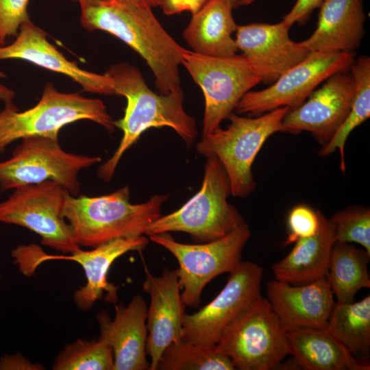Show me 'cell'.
<instances>
[{"instance_id": "cell-1", "label": "cell", "mask_w": 370, "mask_h": 370, "mask_svg": "<svg viewBox=\"0 0 370 370\" xmlns=\"http://www.w3.org/2000/svg\"><path fill=\"white\" fill-rule=\"evenodd\" d=\"M80 7V22L85 29L111 34L145 60L160 94L182 91L179 66L186 49L166 32L151 6L141 2L112 0Z\"/></svg>"}, {"instance_id": "cell-2", "label": "cell", "mask_w": 370, "mask_h": 370, "mask_svg": "<svg viewBox=\"0 0 370 370\" xmlns=\"http://www.w3.org/2000/svg\"><path fill=\"white\" fill-rule=\"evenodd\" d=\"M105 73L112 80L115 95L127 99V106L123 117L114 121L123 137L112 156L99 166L101 180L112 179L123 153L151 127H169L188 145L193 143L197 124L184 109L183 90L158 95L149 88L136 67L125 62L111 65Z\"/></svg>"}, {"instance_id": "cell-3", "label": "cell", "mask_w": 370, "mask_h": 370, "mask_svg": "<svg viewBox=\"0 0 370 370\" xmlns=\"http://www.w3.org/2000/svg\"><path fill=\"white\" fill-rule=\"evenodd\" d=\"M130 199L127 186L99 197H73L68 193L62 216L77 245L93 248L118 238L145 235L161 216L168 195H156L137 204Z\"/></svg>"}, {"instance_id": "cell-4", "label": "cell", "mask_w": 370, "mask_h": 370, "mask_svg": "<svg viewBox=\"0 0 370 370\" xmlns=\"http://www.w3.org/2000/svg\"><path fill=\"white\" fill-rule=\"evenodd\" d=\"M206 158L203 182L198 193L177 210L155 220L145 235L182 232L202 243L223 237L246 223L238 210L227 201L231 190L223 165L214 156Z\"/></svg>"}, {"instance_id": "cell-5", "label": "cell", "mask_w": 370, "mask_h": 370, "mask_svg": "<svg viewBox=\"0 0 370 370\" xmlns=\"http://www.w3.org/2000/svg\"><path fill=\"white\" fill-rule=\"evenodd\" d=\"M80 120L92 121L110 132L115 128L101 100L60 92L47 83L34 107L20 112L13 103L0 112V153L12 142L29 136L58 138L64 126Z\"/></svg>"}, {"instance_id": "cell-6", "label": "cell", "mask_w": 370, "mask_h": 370, "mask_svg": "<svg viewBox=\"0 0 370 370\" xmlns=\"http://www.w3.org/2000/svg\"><path fill=\"white\" fill-rule=\"evenodd\" d=\"M289 110L288 107H281L256 118L232 112L226 129L219 127L202 136L197 151L206 157L218 158L227 173L232 196L244 197L254 190L253 162L267 138L280 132L282 119Z\"/></svg>"}, {"instance_id": "cell-7", "label": "cell", "mask_w": 370, "mask_h": 370, "mask_svg": "<svg viewBox=\"0 0 370 370\" xmlns=\"http://www.w3.org/2000/svg\"><path fill=\"white\" fill-rule=\"evenodd\" d=\"M215 349L240 370L274 369L291 355L287 331L262 295L226 327Z\"/></svg>"}, {"instance_id": "cell-8", "label": "cell", "mask_w": 370, "mask_h": 370, "mask_svg": "<svg viewBox=\"0 0 370 370\" xmlns=\"http://www.w3.org/2000/svg\"><path fill=\"white\" fill-rule=\"evenodd\" d=\"M149 240L170 251L177 259L178 282L185 306L197 308L205 286L214 278L230 273L241 262L243 248L251 236L247 223L223 237L200 244L176 241L169 232L153 234Z\"/></svg>"}, {"instance_id": "cell-9", "label": "cell", "mask_w": 370, "mask_h": 370, "mask_svg": "<svg viewBox=\"0 0 370 370\" xmlns=\"http://www.w3.org/2000/svg\"><path fill=\"white\" fill-rule=\"evenodd\" d=\"M101 160L63 150L58 138L29 136L13 151L11 157L0 162L2 190L53 181L75 196L80 190L77 175L80 171Z\"/></svg>"}, {"instance_id": "cell-10", "label": "cell", "mask_w": 370, "mask_h": 370, "mask_svg": "<svg viewBox=\"0 0 370 370\" xmlns=\"http://www.w3.org/2000/svg\"><path fill=\"white\" fill-rule=\"evenodd\" d=\"M144 236L118 238L84 251L80 248L69 255H48L36 245H18L12 251L14 262L25 275H31L41 263L51 260L76 262L84 271L86 282L73 294V301L83 311L91 309L94 304L107 293L106 301H117V287L108 281V273L116 259L131 251H141L148 244Z\"/></svg>"}, {"instance_id": "cell-11", "label": "cell", "mask_w": 370, "mask_h": 370, "mask_svg": "<svg viewBox=\"0 0 370 370\" xmlns=\"http://www.w3.org/2000/svg\"><path fill=\"white\" fill-rule=\"evenodd\" d=\"M182 64L201 88L205 99L202 136L220 127L242 97L260 82L240 55L214 57L186 49Z\"/></svg>"}, {"instance_id": "cell-12", "label": "cell", "mask_w": 370, "mask_h": 370, "mask_svg": "<svg viewBox=\"0 0 370 370\" xmlns=\"http://www.w3.org/2000/svg\"><path fill=\"white\" fill-rule=\"evenodd\" d=\"M68 193L53 181L16 188L0 202V222L24 227L37 234L43 245L73 253L80 247L62 216Z\"/></svg>"}, {"instance_id": "cell-13", "label": "cell", "mask_w": 370, "mask_h": 370, "mask_svg": "<svg viewBox=\"0 0 370 370\" xmlns=\"http://www.w3.org/2000/svg\"><path fill=\"white\" fill-rule=\"evenodd\" d=\"M354 60V51L310 52L268 88L247 92L235 109L239 114L254 115L281 107L296 109L320 84L337 72L347 71Z\"/></svg>"}, {"instance_id": "cell-14", "label": "cell", "mask_w": 370, "mask_h": 370, "mask_svg": "<svg viewBox=\"0 0 370 370\" xmlns=\"http://www.w3.org/2000/svg\"><path fill=\"white\" fill-rule=\"evenodd\" d=\"M262 277L261 267L252 262H241L214 299L195 313H184L182 339L216 345L226 327L261 295Z\"/></svg>"}, {"instance_id": "cell-15", "label": "cell", "mask_w": 370, "mask_h": 370, "mask_svg": "<svg viewBox=\"0 0 370 370\" xmlns=\"http://www.w3.org/2000/svg\"><path fill=\"white\" fill-rule=\"evenodd\" d=\"M354 94L352 73L343 71L333 74L300 106L285 114L280 132H309L322 147L325 145L347 116Z\"/></svg>"}, {"instance_id": "cell-16", "label": "cell", "mask_w": 370, "mask_h": 370, "mask_svg": "<svg viewBox=\"0 0 370 370\" xmlns=\"http://www.w3.org/2000/svg\"><path fill=\"white\" fill-rule=\"evenodd\" d=\"M290 28L282 21L237 26V48L260 82L273 84L310 53L301 42L290 38Z\"/></svg>"}, {"instance_id": "cell-17", "label": "cell", "mask_w": 370, "mask_h": 370, "mask_svg": "<svg viewBox=\"0 0 370 370\" xmlns=\"http://www.w3.org/2000/svg\"><path fill=\"white\" fill-rule=\"evenodd\" d=\"M143 291L149 295L147 308L146 343L150 357L149 370H156L164 350L173 342L182 339L185 306L181 297L177 270L165 268L160 276H155L143 262Z\"/></svg>"}, {"instance_id": "cell-18", "label": "cell", "mask_w": 370, "mask_h": 370, "mask_svg": "<svg viewBox=\"0 0 370 370\" xmlns=\"http://www.w3.org/2000/svg\"><path fill=\"white\" fill-rule=\"evenodd\" d=\"M266 293L287 332L306 328L328 330L336 301L325 277L297 285L273 280L267 283Z\"/></svg>"}, {"instance_id": "cell-19", "label": "cell", "mask_w": 370, "mask_h": 370, "mask_svg": "<svg viewBox=\"0 0 370 370\" xmlns=\"http://www.w3.org/2000/svg\"><path fill=\"white\" fill-rule=\"evenodd\" d=\"M21 59L44 69L64 75L79 84L84 91L116 95L111 78L81 69L51 44L45 32L31 21L23 23L15 40L0 46V60Z\"/></svg>"}, {"instance_id": "cell-20", "label": "cell", "mask_w": 370, "mask_h": 370, "mask_svg": "<svg viewBox=\"0 0 370 370\" xmlns=\"http://www.w3.org/2000/svg\"><path fill=\"white\" fill-rule=\"evenodd\" d=\"M147 314L145 301L136 295L127 306L115 305L114 319L106 311L97 314L99 338L106 341L112 349L114 370H149Z\"/></svg>"}, {"instance_id": "cell-21", "label": "cell", "mask_w": 370, "mask_h": 370, "mask_svg": "<svg viewBox=\"0 0 370 370\" xmlns=\"http://www.w3.org/2000/svg\"><path fill=\"white\" fill-rule=\"evenodd\" d=\"M317 28L301 45L310 52H352L365 33L363 0H323Z\"/></svg>"}, {"instance_id": "cell-22", "label": "cell", "mask_w": 370, "mask_h": 370, "mask_svg": "<svg viewBox=\"0 0 370 370\" xmlns=\"http://www.w3.org/2000/svg\"><path fill=\"white\" fill-rule=\"evenodd\" d=\"M317 233L297 240L282 260L273 264L275 280L291 284H305L325 277L332 249L336 241V226L319 212Z\"/></svg>"}, {"instance_id": "cell-23", "label": "cell", "mask_w": 370, "mask_h": 370, "mask_svg": "<svg viewBox=\"0 0 370 370\" xmlns=\"http://www.w3.org/2000/svg\"><path fill=\"white\" fill-rule=\"evenodd\" d=\"M228 0H209L192 18L183 37L193 51L214 57H231L238 49L232 34L238 25Z\"/></svg>"}, {"instance_id": "cell-24", "label": "cell", "mask_w": 370, "mask_h": 370, "mask_svg": "<svg viewBox=\"0 0 370 370\" xmlns=\"http://www.w3.org/2000/svg\"><path fill=\"white\" fill-rule=\"evenodd\" d=\"M291 356L306 370H369L328 330L299 328L287 332Z\"/></svg>"}, {"instance_id": "cell-25", "label": "cell", "mask_w": 370, "mask_h": 370, "mask_svg": "<svg viewBox=\"0 0 370 370\" xmlns=\"http://www.w3.org/2000/svg\"><path fill=\"white\" fill-rule=\"evenodd\" d=\"M369 260L370 254L365 249L336 241L325 278L336 302H353L361 288L370 287Z\"/></svg>"}, {"instance_id": "cell-26", "label": "cell", "mask_w": 370, "mask_h": 370, "mask_svg": "<svg viewBox=\"0 0 370 370\" xmlns=\"http://www.w3.org/2000/svg\"><path fill=\"white\" fill-rule=\"evenodd\" d=\"M328 331L353 355L367 362L370 350V296L357 302H336L328 319Z\"/></svg>"}, {"instance_id": "cell-27", "label": "cell", "mask_w": 370, "mask_h": 370, "mask_svg": "<svg viewBox=\"0 0 370 370\" xmlns=\"http://www.w3.org/2000/svg\"><path fill=\"white\" fill-rule=\"evenodd\" d=\"M355 82V94L351 109L345 119L330 141L320 149L321 156L338 149L340 169L345 171V145L350 133L370 116V58L362 56L354 60L350 66Z\"/></svg>"}, {"instance_id": "cell-28", "label": "cell", "mask_w": 370, "mask_h": 370, "mask_svg": "<svg viewBox=\"0 0 370 370\" xmlns=\"http://www.w3.org/2000/svg\"><path fill=\"white\" fill-rule=\"evenodd\" d=\"M156 369L234 370L236 368L230 358L216 350L215 345L181 339L166 347Z\"/></svg>"}, {"instance_id": "cell-29", "label": "cell", "mask_w": 370, "mask_h": 370, "mask_svg": "<svg viewBox=\"0 0 370 370\" xmlns=\"http://www.w3.org/2000/svg\"><path fill=\"white\" fill-rule=\"evenodd\" d=\"M111 347L104 340L78 338L66 345L58 354L53 370H114Z\"/></svg>"}, {"instance_id": "cell-30", "label": "cell", "mask_w": 370, "mask_h": 370, "mask_svg": "<svg viewBox=\"0 0 370 370\" xmlns=\"http://www.w3.org/2000/svg\"><path fill=\"white\" fill-rule=\"evenodd\" d=\"M336 226V241L355 243L370 254V211L352 207L334 214L330 219Z\"/></svg>"}, {"instance_id": "cell-31", "label": "cell", "mask_w": 370, "mask_h": 370, "mask_svg": "<svg viewBox=\"0 0 370 370\" xmlns=\"http://www.w3.org/2000/svg\"><path fill=\"white\" fill-rule=\"evenodd\" d=\"M319 211H314L309 206H295L288 217V236L284 245L295 243L297 240L310 237L319 228Z\"/></svg>"}, {"instance_id": "cell-32", "label": "cell", "mask_w": 370, "mask_h": 370, "mask_svg": "<svg viewBox=\"0 0 370 370\" xmlns=\"http://www.w3.org/2000/svg\"><path fill=\"white\" fill-rule=\"evenodd\" d=\"M29 1L0 0V46H3L8 38L16 36L21 25L30 21Z\"/></svg>"}, {"instance_id": "cell-33", "label": "cell", "mask_w": 370, "mask_h": 370, "mask_svg": "<svg viewBox=\"0 0 370 370\" xmlns=\"http://www.w3.org/2000/svg\"><path fill=\"white\" fill-rule=\"evenodd\" d=\"M323 0H296L291 11L284 16L282 21L288 27L295 23L305 22L312 12L319 8Z\"/></svg>"}, {"instance_id": "cell-34", "label": "cell", "mask_w": 370, "mask_h": 370, "mask_svg": "<svg viewBox=\"0 0 370 370\" xmlns=\"http://www.w3.org/2000/svg\"><path fill=\"white\" fill-rule=\"evenodd\" d=\"M44 369L42 365L32 363L19 353L4 355L0 358V370H40Z\"/></svg>"}, {"instance_id": "cell-35", "label": "cell", "mask_w": 370, "mask_h": 370, "mask_svg": "<svg viewBox=\"0 0 370 370\" xmlns=\"http://www.w3.org/2000/svg\"><path fill=\"white\" fill-rule=\"evenodd\" d=\"M160 6L166 15L183 12L182 0H161Z\"/></svg>"}, {"instance_id": "cell-36", "label": "cell", "mask_w": 370, "mask_h": 370, "mask_svg": "<svg viewBox=\"0 0 370 370\" xmlns=\"http://www.w3.org/2000/svg\"><path fill=\"white\" fill-rule=\"evenodd\" d=\"M209 0H182L183 11L187 10L193 14L198 11Z\"/></svg>"}, {"instance_id": "cell-37", "label": "cell", "mask_w": 370, "mask_h": 370, "mask_svg": "<svg viewBox=\"0 0 370 370\" xmlns=\"http://www.w3.org/2000/svg\"><path fill=\"white\" fill-rule=\"evenodd\" d=\"M14 95V92L12 89L0 84V100L2 101L5 105L13 103Z\"/></svg>"}, {"instance_id": "cell-38", "label": "cell", "mask_w": 370, "mask_h": 370, "mask_svg": "<svg viewBox=\"0 0 370 370\" xmlns=\"http://www.w3.org/2000/svg\"><path fill=\"white\" fill-rule=\"evenodd\" d=\"M119 1H127L134 2H141L149 5L151 7L160 6L161 0H119Z\"/></svg>"}, {"instance_id": "cell-39", "label": "cell", "mask_w": 370, "mask_h": 370, "mask_svg": "<svg viewBox=\"0 0 370 370\" xmlns=\"http://www.w3.org/2000/svg\"><path fill=\"white\" fill-rule=\"evenodd\" d=\"M255 1L256 0H239L237 3L236 8L238 6L247 5L249 4H251Z\"/></svg>"}, {"instance_id": "cell-40", "label": "cell", "mask_w": 370, "mask_h": 370, "mask_svg": "<svg viewBox=\"0 0 370 370\" xmlns=\"http://www.w3.org/2000/svg\"><path fill=\"white\" fill-rule=\"evenodd\" d=\"M72 1H77L79 3V5H82V4L92 3V2L112 1V0H72Z\"/></svg>"}, {"instance_id": "cell-41", "label": "cell", "mask_w": 370, "mask_h": 370, "mask_svg": "<svg viewBox=\"0 0 370 370\" xmlns=\"http://www.w3.org/2000/svg\"><path fill=\"white\" fill-rule=\"evenodd\" d=\"M230 3L232 5L233 8H236L237 3L239 0H228Z\"/></svg>"}, {"instance_id": "cell-42", "label": "cell", "mask_w": 370, "mask_h": 370, "mask_svg": "<svg viewBox=\"0 0 370 370\" xmlns=\"http://www.w3.org/2000/svg\"><path fill=\"white\" fill-rule=\"evenodd\" d=\"M6 77V75L5 74V73L0 71V78H3V77Z\"/></svg>"}, {"instance_id": "cell-43", "label": "cell", "mask_w": 370, "mask_h": 370, "mask_svg": "<svg viewBox=\"0 0 370 370\" xmlns=\"http://www.w3.org/2000/svg\"><path fill=\"white\" fill-rule=\"evenodd\" d=\"M1 273H0V279H1Z\"/></svg>"}]
</instances>
